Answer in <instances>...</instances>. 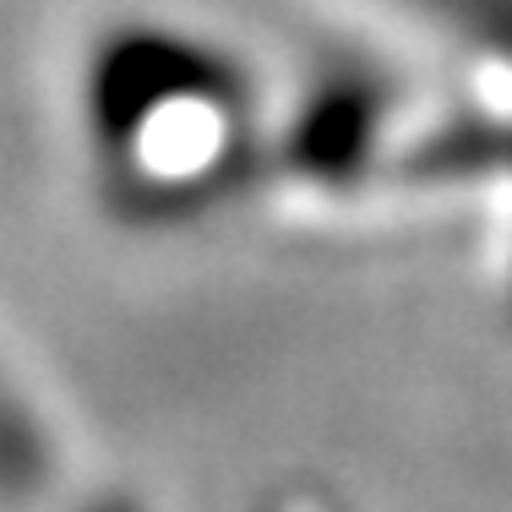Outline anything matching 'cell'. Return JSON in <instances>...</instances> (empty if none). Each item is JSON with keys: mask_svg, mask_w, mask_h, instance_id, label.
<instances>
[{"mask_svg": "<svg viewBox=\"0 0 512 512\" xmlns=\"http://www.w3.org/2000/svg\"><path fill=\"white\" fill-rule=\"evenodd\" d=\"M409 6L442 22V28L469 33V39L512 55V0H409Z\"/></svg>", "mask_w": 512, "mask_h": 512, "instance_id": "obj_1", "label": "cell"}]
</instances>
